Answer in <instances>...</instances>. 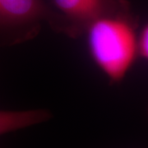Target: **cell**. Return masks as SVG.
<instances>
[{
  "instance_id": "4",
  "label": "cell",
  "mask_w": 148,
  "mask_h": 148,
  "mask_svg": "<svg viewBox=\"0 0 148 148\" xmlns=\"http://www.w3.org/2000/svg\"><path fill=\"white\" fill-rule=\"evenodd\" d=\"M53 113L48 109L0 110V136L50 120Z\"/></svg>"
},
{
  "instance_id": "2",
  "label": "cell",
  "mask_w": 148,
  "mask_h": 148,
  "mask_svg": "<svg viewBox=\"0 0 148 148\" xmlns=\"http://www.w3.org/2000/svg\"><path fill=\"white\" fill-rule=\"evenodd\" d=\"M44 24L59 33V16L45 0H0L1 46H15L34 40Z\"/></svg>"
},
{
  "instance_id": "3",
  "label": "cell",
  "mask_w": 148,
  "mask_h": 148,
  "mask_svg": "<svg viewBox=\"0 0 148 148\" xmlns=\"http://www.w3.org/2000/svg\"><path fill=\"white\" fill-rule=\"evenodd\" d=\"M52 3L60 19L59 34L71 39L84 36L90 24L101 16L131 6L128 0H52Z\"/></svg>"
},
{
  "instance_id": "1",
  "label": "cell",
  "mask_w": 148,
  "mask_h": 148,
  "mask_svg": "<svg viewBox=\"0 0 148 148\" xmlns=\"http://www.w3.org/2000/svg\"><path fill=\"white\" fill-rule=\"evenodd\" d=\"M139 21L130 6L101 16L85 32L90 57L110 85L122 82L138 58Z\"/></svg>"
},
{
  "instance_id": "5",
  "label": "cell",
  "mask_w": 148,
  "mask_h": 148,
  "mask_svg": "<svg viewBox=\"0 0 148 148\" xmlns=\"http://www.w3.org/2000/svg\"><path fill=\"white\" fill-rule=\"evenodd\" d=\"M137 50L138 56L142 59L148 58V27L144 25L141 29L139 28L137 37Z\"/></svg>"
}]
</instances>
